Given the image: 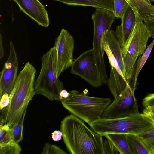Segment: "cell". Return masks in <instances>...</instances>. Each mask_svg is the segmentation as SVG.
I'll list each match as a JSON object with an SVG mask.
<instances>
[{
    "label": "cell",
    "instance_id": "cell-27",
    "mask_svg": "<svg viewBox=\"0 0 154 154\" xmlns=\"http://www.w3.org/2000/svg\"><path fill=\"white\" fill-rule=\"evenodd\" d=\"M142 104L144 108L148 106H154V93L149 94L143 99Z\"/></svg>",
    "mask_w": 154,
    "mask_h": 154
},
{
    "label": "cell",
    "instance_id": "cell-20",
    "mask_svg": "<svg viewBox=\"0 0 154 154\" xmlns=\"http://www.w3.org/2000/svg\"><path fill=\"white\" fill-rule=\"evenodd\" d=\"M26 112V109L20 120L11 127L13 141L18 143L21 142L23 139V128L24 119Z\"/></svg>",
    "mask_w": 154,
    "mask_h": 154
},
{
    "label": "cell",
    "instance_id": "cell-24",
    "mask_svg": "<svg viewBox=\"0 0 154 154\" xmlns=\"http://www.w3.org/2000/svg\"><path fill=\"white\" fill-rule=\"evenodd\" d=\"M41 154H66L67 153L56 145L46 143L43 148Z\"/></svg>",
    "mask_w": 154,
    "mask_h": 154
},
{
    "label": "cell",
    "instance_id": "cell-31",
    "mask_svg": "<svg viewBox=\"0 0 154 154\" xmlns=\"http://www.w3.org/2000/svg\"><path fill=\"white\" fill-rule=\"evenodd\" d=\"M70 95L69 92L65 89H63L59 94L60 101L62 102L67 98Z\"/></svg>",
    "mask_w": 154,
    "mask_h": 154
},
{
    "label": "cell",
    "instance_id": "cell-1",
    "mask_svg": "<svg viewBox=\"0 0 154 154\" xmlns=\"http://www.w3.org/2000/svg\"><path fill=\"white\" fill-rule=\"evenodd\" d=\"M60 130L64 143L72 154H105L102 136L71 114L62 121Z\"/></svg>",
    "mask_w": 154,
    "mask_h": 154
},
{
    "label": "cell",
    "instance_id": "cell-19",
    "mask_svg": "<svg viewBox=\"0 0 154 154\" xmlns=\"http://www.w3.org/2000/svg\"><path fill=\"white\" fill-rule=\"evenodd\" d=\"M13 141L12 130L8 124L0 125V145Z\"/></svg>",
    "mask_w": 154,
    "mask_h": 154
},
{
    "label": "cell",
    "instance_id": "cell-8",
    "mask_svg": "<svg viewBox=\"0 0 154 154\" xmlns=\"http://www.w3.org/2000/svg\"><path fill=\"white\" fill-rule=\"evenodd\" d=\"M71 67L72 74L81 77L93 87L102 85L93 49L87 50L74 60Z\"/></svg>",
    "mask_w": 154,
    "mask_h": 154
},
{
    "label": "cell",
    "instance_id": "cell-10",
    "mask_svg": "<svg viewBox=\"0 0 154 154\" xmlns=\"http://www.w3.org/2000/svg\"><path fill=\"white\" fill-rule=\"evenodd\" d=\"M74 44L73 36L67 30L62 29L55 40L54 46L56 50V74L57 78L71 66L74 60Z\"/></svg>",
    "mask_w": 154,
    "mask_h": 154
},
{
    "label": "cell",
    "instance_id": "cell-32",
    "mask_svg": "<svg viewBox=\"0 0 154 154\" xmlns=\"http://www.w3.org/2000/svg\"><path fill=\"white\" fill-rule=\"evenodd\" d=\"M3 39L1 34L0 35V58L1 59L4 55V50L3 45Z\"/></svg>",
    "mask_w": 154,
    "mask_h": 154
},
{
    "label": "cell",
    "instance_id": "cell-5",
    "mask_svg": "<svg viewBox=\"0 0 154 154\" xmlns=\"http://www.w3.org/2000/svg\"><path fill=\"white\" fill-rule=\"evenodd\" d=\"M40 72L34 83L35 94L43 95L51 101H60L59 94L63 84L56 76V50L54 46L41 58Z\"/></svg>",
    "mask_w": 154,
    "mask_h": 154
},
{
    "label": "cell",
    "instance_id": "cell-16",
    "mask_svg": "<svg viewBox=\"0 0 154 154\" xmlns=\"http://www.w3.org/2000/svg\"><path fill=\"white\" fill-rule=\"evenodd\" d=\"M104 137L112 142L120 154H132L126 140V134L111 133Z\"/></svg>",
    "mask_w": 154,
    "mask_h": 154
},
{
    "label": "cell",
    "instance_id": "cell-15",
    "mask_svg": "<svg viewBox=\"0 0 154 154\" xmlns=\"http://www.w3.org/2000/svg\"><path fill=\"white\" fill-rule=\"evenodd\" d=\"M154 45V39L147 47L143 54L139 57L135 63L132 77L128 81L130 88L134 92L138 74L149 57Z\"/></svg>",
    "mask_w": 154,
    "mask_h": 154
},
{
    "label": "cell",
    "instance_id": "cell-26",
    "mask_svg": "<svg viewBox=\"0 0 154 154\" xmlns=\"http://www.w3.org/2000/svg\"><path fill=\"white\" fill-rule=\"evenodd\" d=\"M105 154H118L119 152L114 145L109 140L107 139L103 142Z\"/></svg>",
    "mask_w": 154,
    "mask_h": 154
},
{
    "label": "cell",
    "instance_id": "cell-2",
    "mask_svg": "<svg viewBox=\"0 0 154 154\" xmlns=\"http://www.w3.org/2000/svg\"><path fill=\"white\" fill-rule=\"evenodd\" d=\"M36 73L35 68L29 62L20 72L9 95V104L1 110V125L7 124L11 127L20 120L35 94L34 83Z\"/></svg>",
    "mask_w": 154,
    "mask_h": 154
},
{
    "label": "cell",
    "instance_id": "cell-12",
    "mask_svg": "<svg viewBox=\"0 0 154 154\" xmlns=\"http://www.w3.org/2000/svg\"><path fill=\"white\" fill-rule=\"evenodd\" d=\"M20 10L39 26L47 27L49 24L48 14L45 6L39 0H13Z\"/></svg>",
    "mask_w": 154,
    "mask_h": 154
},
{
    "label": "cell",
    "instance_id": "cell-3",
    "mask_svg": "<svg viewBox=\"0 0 154 154\" xmlns=\"http://www.w3.org/2000/svg\"><path fill=\"white\" fill-rule=\"evenodd\" d=\"M69 92V97L61 102L63 106L71 114L89 125L101 118L111 102L109 98L90 96L74 90Z\"/></svg>",
    "mask_w": 154,
    "mask_h": 154
},
{
    "label": "cell",
    "instance_id": "cell-14",
    "mask_svg": "<svg viewBox=\"0 0 154 154\" xmlns=\"http://www.w3.org/2000/svg\"><path fill=\"white\" fill-rule=\"evenodd\" d=\"M72 6H91L114 12V0H53Z\"/></svg>",
    "mask_w": 154,
    "mask_h": 154
},
{
    "label": "cell",
    "instance_id": "cell-4",
    "mask_svg": "<svg viewBox=\"0 0 154 154\" xmlns=\"http://www.w3.org/2000/svg\"><path fill=\"white\" fill-rule=\"evenodd\" d=\"M103 45L110 67L107 85L115 98L129 86L126 78L121 47L114 30L110 29L108 32Z\"/></svg>",
    "mask_w": 154,
    "mask_h": 154
},
{
    "label": "cell",
    "instance_id": "cell-21",
    "mask_svg": "<svg viewBox=\"0 0 154 154\" xmlns=\"http://www.w3.org/2000/svg\"><path fill=\"white\" fill-rule=\"evenodd\" d=\"M114 12L116 18L121 19L129 5L125 0H114Z\"/></svg>",
    "mask_w": 154,
    "mask_h": 154
},
{
    "label": "cell",
    "instance_id": "cell-9",
    "mask_svg": "<svg viewBox=\"0 0 154 154\" xmlns=\"http://www.w3.org/2000/svg\"><path fill=\"white\" fill-rule=\"evenodd\" d=\"M138 106L134 92L128 87L106 108L101 118L115 119L130 116L139 113Z\"/></svg>",
    "mask_w": 154,
    "mask_h": 154
},
{
    "label": "cell",
    "instance_id": "cell-29",
    "mask_svg": "<svg viewBox=\"0 0 154 154\" xmlns=\"http://www.w3.org/2000/svg\"><path fill=\"white\" fill-rule=\"evenodd\" d=\"M142 113L148 116L154 122V106H149L144 107Z\"/></svg>",
    "mask_w": 154,
    "mask_h": 154
},
{
    "label": "cell",
    "instance_id": "cell-18",
    "mask_svg": "<svg viewBox=\"0 0 154 154\" xmlns=\"http://www.w3.org/2000/svg\"><path fill=\"white\" fill-rule=\"evenodd\" d=\"M126 137L132 154H151L139 135L126 134Z\"/></svg>",
    "mask_w": 154,
    "mask_h": 154
},
{
    "label": "cell",
    "instance_id": "cell-30",
    "mask_svg": "<svg viewBox=\"0 0 154 154\" xmlns=\"http://www.w3.org/2000/svg\"><path fill=\"white\" fill-rule=\"evenodd\" d=\"M51 134L52 139L55 141H59L62 137V133L61 131L59 130H55Z\"/></svg>",
    "mask_w": 154,
    "mask_h": 154
},
{
    "label": "cell",
    "instance_id": "cell-25",
    "mask_svg": "<svg viewBox=\"0 0 154 154\" xmlns=\"http://www.w3.org/2000/svg\"><path fill=\"white\" fill-rule=\"evenodd\" d=\"M143 21L147 26L151 37L154 38V14L145 17Z\"/></svg>",
    "mask_w": 154,
    "mask_h": 154
},
{
    "label": "cell",
    "instance_id": "cell-23",
    "mask_svg": "<svg viewBox=\"0 0 154 154\" xmlns=\"http://www.w3.org/2000/svg\"><path fill=\"white\" fill-rule=\"evenodd\" d=\"M139 136L151 153L154 149V128L144 132Z\"/></svg>",
    "mask_w": 154,
    "mask_h": 154
},
{
    "label": "cell",
    "instance_id": "cell-33",
    "mask_svg": "<svg viewBox=\"0 0 154 154\" xmlns=\"http://www.w3.org/2000/svg\"><path fill=\"white\" fill-rule=\"evenodd\" d=\"M151 154H154V149L151 152Z\"/></svg>",
    "mask_w": 154,
    "mask_h": 154
},
{
    "label": "cell",
    "instance_id": "cell-6",
    "mask_svg": "<svg viewBox=\"0 0 154 154\" xmlns=\"http://www.w3.org/2000/svg\"><path fill=\"white\" fill-rule=\"evenodd\" d=\"M115 18L113 14L110 11L100 8H96L92 15L94 24L92 49L96 64L103 83H106L109 78L104 60L105 51L103 43L106 40V35L111 29Z\"/></svg>",
    "mask_w": 154,
    "mask_h": 154
},
{
    "label": "cell",
    "instance_id": "cell-7",
    "mask_svg": "<svg viewBox=\"0 0 154 154\" xmlns=\"http://www.w3.org/2000/svg\"><path fill=\"white\" fill-rule=\"evenodd\" d=\"M135 15L136 23L132 33L127 47L122 54L128 82L132 77L138 58L145 52L148 40L151 37L141 16L138 14Z\"/></svg>",
    "mask_w": 154,
    "mask_h": 154
},
{
    "label": "cell",
    "instance_id": "cell-28",
    "mask_svg": "<svg viewBox=\"0 0 154 154\" xmlns=\"http://www.w3.org/2000/svg\"><path fill=\"white\" fill-rule=\"evenodd\" d=\"M0 98V109L1 111L9 105L10 98L9 95L7 93L4 94Z\"/></svg>",
    "mask_w": 154,
    "mask_h": 154
},
{
    "label": "cell",
    "instance_id": "cell-35",
    "mask_svg": "<svg viewBox=\"0 0 154 154\" xmlns=\"http://www.w3.org/2000/svg\"><path fill=\"white\" fill-rule=\"evenodd\" d=\"M149 1H150V2H154V0H149Z\"/></svg>",
    "mask_w": 154,
    "mask_h": 154
},
{
    "label": "cell",
    "instance_id": "cell-34",
    "mask_svg": "<svg viewBox=\"0 0 154 154\" xmlns=\"http://www.w3.org/2000/svg\"><path fill=\"white\" fill-rule=\"evenodd\" d=\"M147 1L149 3H151L150 2V1H149V0H145Z\"/></svg>",
    "mask_w": 154,
    "mask_h": 154
},
{
    "label": "cell",
    "instance_id": "cell-11",
    "mask_svg": "<svg viewBox=\"0 0 154 154\" xmlns=\"http://www.w3.org/2000/svg\"><path fill=\"white\" fill-rule=\"evenodd\" d=\"M10 52L7 60L0 72V97L4 94L9 95L17 78L18 61L14 44L10 42Z\"/></svg>",
    "mask_w": 154,
    "mask_h": 154
},
{
    "label": "cell",
    "instance_id": "cell-13",
    "mask_svg": "<svg viewBox=\"0 0 154 154\" xmlns=\"http://www.w3.org/2000/svg\"><path fill=\"white\" fill-rule=\"evenodd\" d=\"M136 21L135 13L129 6L121 19L120 25L116 26L115 31L116 36L121 47L122 54L125 52L130 39Z\"/></svg>",
    "mask_w": 154,
    "mask_h": 154
},
{
    "label": "cell",
    "instance_id": "cell-17",
    "mask_svg": "<svg viewBox=\"0 0 154 154\" xmlns=\"http://www.w3.org/2000/svg\"><path fill=\"white\" fill-rule=\"evenodd\" d=\"M134 11L142 18L154 13V6L145 0H125Z\"/></svg>",
    "mask_w": 154,
    "mask_h": 154
},
{
    "label": "cell",
    "instance_id": "cell-22",
    "mask_svg": "<svg viewBox=\"0 0 154 154\" xmlns=\"http://www.w3.org/2000/svg\"><path fill=\"white\" fill-rule=\"evenodd\" d=\"M0 146V154H20L22 151L19 143L14 141Z\"/></svg>",
    "mask_w": 154,
    "mask_h": 154
}]
</instances>
